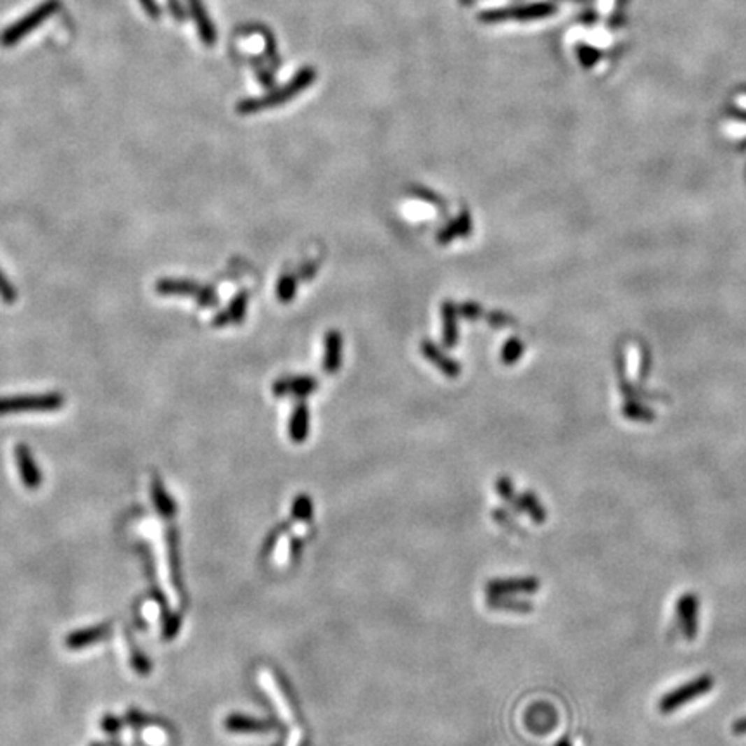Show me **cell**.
Returning a JSON list of instances; mask_svg holds the SVG:
<instances>
[{
	"label": "cell",
	"mask_w": 746,
	"mask_h": 746,
	"mask_svg": "<svg viewBox=\"0 0 746 746\" xmlns=\"http://www.w3.org/2000/svg\"><path fill=\"white\" fill-rule=\"evenodd\" d=\"M318 73L315 71V68L311 66H304L301 68L292 78L280 88H271L268 94L261 95V97H251L244 99L237 104V113L242 116L248 115H256V113L266 111V109L278 108V106H284L285 102L292 101L297 95L303 94L304 90H308L315 83Z\"/></svg>",
	"instance_id": "6da1fadb"
},
{
	"label": "cell",
	"mask_w": 746,
	"mask_h": 746,
	"mask_svg": "<svg viewBox=\"0 0 746 746\" xmlns=\"http://www.w3.org/2000/svg\"><path fill=\"white\" fill-rule=\"evenodd\" d=\"M59 9H61V2H59V0H45L43 3L36 6L35 9L29 10L21 20L9 24V27L0 33V45L14 47L16 43H20L24 36L29 35L31 31H35L36 27L45 23L50 16H54Z\"/></svg>",
	"instance_id": "7a4b0ae2"
},
{
	"label": "cell",
	"mask_w": 746,
	"mask_h": 746,
	"mask_svg": "<svg viewBox=\"0 0 746 746\" xmlns=\"http://www.w3.org/2000/svg\"><path fill=\"white\" fill-rule=\"evenodd\" d=\"M714 686L715 679L712 674L698 675L693 681L686 682V684L679 686V688L663 694L659 701V710L661 714H672V712L679 710V708H682L686 703H689V701L698 700L700 696H705L707 693H710Z\"/></svg>",
	"instance_id": "3957f363"
},
{
	"label": "cell",
	"mask_w": 746,
	"mask_h": 746,
	"mask_svg": "<svg viewBox=\"0 0 746 746\" xmlns=\"http://www.w3.org/2000/svg\"><path fill=\"white\" fill-rule=\"evenodd\" d=\"M64 396L59 392L47 394H21L0 398V417L27 411H57L64 406Z\"/></svg>",
	"instance_id": "277c9868"
},
{
	"label": "cell",
	"mask_w": 746,
	"mask_h": 746,
	"mask_svg": "<svg viewBox=\"0 0 746 746\" xmlns=\"http://www.w3.org/2000/svg\"><path fill=\"white\" fill-rule=\"evenodd\" d=\"M156 292L159 296H183L194 297L201 308L218 306V294L215 287L201 285L194 280L183 278H161L156 282Z\"/></svg>",
	"instance_id": "5b68a950"
},
{
	"label": "cell",
	"mask_w": 746,
	"mask_h": 746,
	"mask_svg": "<svg viewBox=\"0 0 746 746\" xmlns=\"http://www.w3.org/2000/svg\"><path fill=\"white\" fill-rule=\"evenodd\" d=\"M553 13H557V7L553 3H529V6H512V7H501V9H487L482 10L479 14L480 23L486 24H494V23H505V21H531V20H541V17L551 16Z\"/></svg>",
	"instance_id": "8992f818"
},
{
	"label": "cell",
	"mask_w": 746,
	"mask_h": 746,
	"mask_svg": "<svg viewBox=\"0 0 746 746\" xmlns=\"http://www.w3.org/2000/svg\"><path fill=\"white\" fill-rule=\"evenodd\" d=\"M698 615H700V598L696 593H684L675 603V619L682 636L693 641L698 634Z\"/></svg>",
	"instance_id": "52a82bcc"
},
{
	"label": "cell",
	"mask_w": 746,
	"mask_h": 746,
	"mask_svg": "<svg viewBox=\"0 0 746 746\" xmlns=\"http://www.w3.org/2000/svg\"><path fill=\"white\" fill-rule=\"evenodd\" d=\"M320 382L315 377L310 375H303V377H282L278 380L273 382L271 385V391L275 396H296L299 399H306L308 396L313 394L318 389Z\"/></svg>",
	"instance_id": "ba28073f"
},
{
	"label": "cell",
	"mask_w": 746,
	"mask_h": 746,
	"mask_svg": "<svg viewBox=\"0 0 746 746\" xmlns=\"http://www.w3.org/2000/svg\"><path fill=\"white\" fill-rule=\"evenodd\" d=\"M259 675V684L263 686L264 689H266V693L270 694L271 701L275 703V708H277L278 715H280L282 720H284L285 724H287L289 727H294V714H292V708H290V705L287 703V700H285L284 693H282L280 686L277 684V681L273 679V674H271L268 668H261V670L258 672Z\"/></svg>",
	"instance_id": "9c48e42d"
},
{
	"label": "cell",
	"mask_w": 746,
	"mask_h": 746,
	"mask_svg": "<svg viewBox=\"0 0 746 746\" xmlns=\"http://www.w3.org/2000/svg\"><path fill=\"white\" fill-rule=\"evenodd\" d=\"M420 351H422V354L425 356V359H429L433 366H437V368L446 375L447 378L459 377V373H461V366H459V363L457 361V359L450 358V356H447L446 352H444L436 343H432V340H427V339L422 340Z\"/></svg>",
	"instance_id": "30bf717a"
},
{
	"label": "cell",
	"mask_w": 746,
	"mask_h": 746,
	"mask_svg": "<svg viewBox=\"0 0 746 746\" xmlns=\"http://www.w3.org/2000/svg\"><path fill=\"white\" fill-rule=\"evenodd\" d=\"M189 9L192 14V20L196 21L197 33H199L201 42L206 47H215L218 42V33H216L215 23L209 17L208 9H206L202 0H189Z\"/></svg>",
	"instance_id": "8fae6325"
},
{
	"label": "cell",
	"mask_w": 746,
	"mask_h": 746,
	"mask_svg": "<svg viewBox=\"0 0 746 746\" xmlns=\"http://www.w3.org/2000/svg\"><path fill=\"white\" fill-rule=\"evenodd\" d=\"M16 461L17 468H20V475L23 479V484L28 489H36L42 482V473H40L38 466H36L35 459H33L31 451L24 444H17L16 446Z\"/></svg>",
	"instance_id": "7c38bea8"
},
{
	"label": "cell",
	"mask_w": 746,
	"mask_h": 746,
	"mask_svg": "<svg viewBox=\"0 0 746 746\" xmlns=\"http://www.w3.org/2000/svg\"><path fill=\"white\" fill-rule=\"evenodd\" d=\"M248 303H249V294L245 290L235 294V297H231L229 308L223 313H218L213 318V325L215 327H227V325H241L244 322L245 313H248Z\"/></svg>",
	"instance_id": "4fadbf2b"
},
{
	"label": "cell",
	"mask_w": 746,
	"mask_h": 746,
	"mask_svg": "<svg viewBox=\"0 0 746 746\" xmlns=\"http://www.w3.org/2000/svg\"><path fill=\"white\" fill-rule=\"evenodd\" d=\"M343 365V336L339 330H329L325 336V354H323V370L333 375L339 372Z\"/></svg>",
	"instance_id": "5bb4252c"
},
{
	"label": "cell",
	"mask_w": 746,
	"mask_h": 746,
	"mask_svg": "<svg viewBox=\"0 0 746 746\" xmlns=\"http://www.w3.org/2000/svg\"><path fill=\"white\" fill-rule=\"evenodd\" d=\"M443 315V344L447 349L457 347L459 340V325H458V306L451 301H444L440 308Z\"/></svg>",
	"instance_id": "9a60e30c"
},
{
	"label": "cell",
	"mask_w": 746,
	"mask_h": 746,
	"mask_svg": "<svg viewBox=\"0 0 746 746\" xmlns=\"http://www.w3.org/2000/svg\"><path fill=\"white\" fill-rule=\"evenodd\" d=\"M308 431H310V408L306 406V403L301 401L294 406L290 415L289 433L296 443H301L308 437Z\"/></svg>",
	"instance_id": "2e32d148"
},
{
	"label": "cell",
	"mask_w": 746,
	"mask_h": 746,
	"mask_svg": "<svg viewBox=\"0 0 746 746\" xmlns=\"http://www.w3.org/2000/svg\"><path fill=\"white\" fill-rule=\"evenodd\" d=\"M297 280H299L297 273H284L278 278L277 297L280 299V303H290L296 297Z\"/></svg>",
	"instance_id": "e0dca14e"
},
{
	"label": "cell",
	"mask_w": 746,
	"mask_h": 746,
	"mask_svg": "<svg viewBox=\"0 0 746 746\" xmlns=\"http://www.w3.org/2000/svg\"><path fill=\"white\" fill-rule=\"evenodd\" d=\"M106 631H108V627L102 626V627H94V629H88V631L76 632V634H73L71 638L68 639V646H71V648H80V646L90 645V643H95L101 638H104Z\"/></svg>",
	"instance_id": "ac0fdd59"
},
{
	"label": "cell",
	"mask_w": 746,
	"mask_h": 746,
	"mask_svg": "<svg viewBox=\"0 0 746 746\" xmlns=\"http://www.w3.org/2000/svg\"><path fill=\"white\" fill-rule=\"evenodd\" d=\"M522 503H524L525 510H527V513L532 518H534V520H538V522L545 520V518H546L545 508H543L541 503H539L538 499L534 498V494H531V492L524 494V496H522Z\"/></svg>",
	"instance_id": "d6986e66"
},
{
	"label": "cell",
	"mask_w": 746,
	"mask_h": 746,
	"mask_svg": "<svg viewBox=\"0 0 746 746\" xmlns=\"http://www.w3.org/2000/svg\"><path fill=\"white\" fill-rule=\"evenodd\" d=\"M459 237H461V235H459L457 218H454V220H451V222H447V225H444L443 229L437 231L436 241H437V244L446 245V244H450V242H453L454 238H459Z\"/></svg>",
	"instance_id": "ffe728a7"
},
{
	"label": "cell",
	"mask_w": 746,
	"mask_h": 746,
	"mask_svg": "<svg viewBox=\"0 0 746 746\" xmlns=\"http://www.w3.org/2000/svg\"><path fill=\"white\" fill-rule=\"evenodd\" d=\"M458 315L461 316V318L470 320V322H475V320L484 316V308L480 306L479 303H475V301H466V303L458 306Z\"/></svg>",
	"instance_id": "44dd1931"
},
{
	"label": "cell",
	"mask_w": 746,
	"mask_h": 746,
	"mask_svg": "<svg viewBox=\"0 0 746 746\" xmlns=\"http://www.w3.org/2000/svg\"><path fill=\"white\" fill-rule=\"evenodd\" d=\"M522 351H524V345H522L520 340L510 339L501 351L503 363H505V365H512V363H515L518 359V356L522 354Z\"/></svg>",
	"instance_id": "7402d4cb"
},
{
	"label": "cell",
	"mask_w": 746,
	"mask_h": 746,
	"mask_svg": "<svg viewBox=\"0 0 746 746\" xmlns=\"http://www.w3.org/2000/svg\"><path fill=\"white\" fill-rule=\"evenodd\" d=\"M0 299L6 304H14L17 301V290L9 282L2 270H0Z\"/></svg>",
	"instance_id": "603a6c76"
},
{
	"label": "cell",
	"mask_w": 746,
	"mask_h": 746,
	"mask_svg": "<svg viewBox=\"0 0 746 746\" xmlns=\"http://www.w3.org/2000/svg\"><path fill=\"white\" fill-rule=\"evenodd\" d=\"M411 196H415L417 199H422L425 202H431V204L444 206V201L440 199L436 192H432V190H429V189H424V187H413V189H411Z\"/></svg>",
	"instance_id": "cb8c5ba5"
},
{
	"label": "cell",
	"mask_w": 746,
	"mask_h": 746,
	"mask_svg": "<svg viewBox=\"0 0 746 746\" xmlns=\"http://www.w3.org/2000/svg\"><path fill=\"white\" fill-rule=\"evenodd\" d=\"M289 560V538L287 536H282L280 541H278L277 550H275V561L278 565H285Z\"/></svg>",
	"instance_id": "d4e9b609"
},
{
	"label": "cell",
	"mask_w": 746,
	"mask_h": 746,
	"mask_svg": "<svg viewBox=\"0 0 746 746\" xmlns=\"http://www.w3.org/2000/svg\"><path fill=\"white\" fill-rule=\"evenodd\" d=\"M318 268H320V263H316V261H310V263H304L303 266L299 268V271H297V277H299L301 280H304V282L313 280L315 275L318 273Z\"/></svg>",
	"instance_id": "484cf974"
},
{
	"label": "cell",
	"mask_w": 746,
	"mask_h": 746,
	"mask_svg": "<svg viewBox=\"0 0 746 746\" xmlns=\"http://www.w3.org/2000/svg\"><path fill=\"white\" fill-rule=\"evenodd\" d=\"M486 320L491 327H505L512 323V318H510L508 315L501 313V311H492V313H487Z\"/></svg>",
	"instance_id": "4316f807"
},
{
	"label": "cell",
	"mask_w": 746,
	"mask_h": 746,
	"mask_svg": "<svg viewBox=\"0 0 746 746\" xmlns=\"http://www.w3.org/2000/svg\"><path fill=\"white\" fill-rule=\"evenodd\" d=\"M141 6L144 7L147 16L152 17V20H159L161 17V7L156 0H138Z\"/></svg>",
	"instance_id": "83f0119b"
},
{
	"label": "cell",
	"mask_w": 746,
	"mask_h": 746,
	"mask_svg": "<svg viewBox=\"0 0 746 746\" xmlns=\"http://www.w3.org/2000/svg\"><path fill=\"white\" fill-rule=\"evenodd\" d=\"M168 9H170L171 16L175 17L176 21H185L187 20L185 9L182 7L180 0H168Z\"/></svg>",
	"instance_id": "f1b7e54d"
},
{
	"label": "cell",
	"mask_w": 746,
	"mask_h": 746,
	"mask_svg": "<svg viewBox=\"0 0 746 746\" xmlns=\"http://www.w3.org/2000/svg\"><path fill=\"white\" fill-rule=\"evenodd\" d=\"M301 740H303V731H301L299 727L294 726L292 731H290V734H289L287 746H299Z\"/></svg>",
	"instance_id": "f546056e"
},
{
	"label": "cell",
	"mask_w": 746,
	"mask_h": 746,
	"mask_svg": "<svg viewBox=\"0 0 746 746\" xmlns=\"http://www.w3.org/2000/svg\"><path fill=\"white\" fill-rule=\"evenodd\" d=\"M733 731L734 734H740V736L741 734H746V717L738 719L736 722L733 724Z\"/></svg>",
	"instance_id": "4dcf8cb0"
},
{
	"label": "cell",
	"mask_w": 746,
	"mask_h": 746,
	"mask_svg": "<svg viewBox=\"0 0 746 746\" xmlns=\"http://www.w3.org/2000/svg\"><path fill=\"white\" fill-rule=\"evenodd\" d=\"M306 531H308V527H306V522H299V524H297V525H296V527H294V534H297V536H303V534H306Z\"/></svg>",
	"instance_id": "1f68e13d"
},
{
	"label": "cell",
	"mask_w": 746,
	"mask_h": 746,
	"mask_svg": "<svg viewBox=\"0 0 746 746\" xmlns=\"http://www.w3.org/2000/svg\"><path fill=\"white\" fill-rule=\"evenodd\" d=\"M557 746H572V743H571V741H568V740H567V738H565V740L558 741V745H557Z\"/></svg>",
	"instance_id": "d6a6232c"
}]
</instances>
